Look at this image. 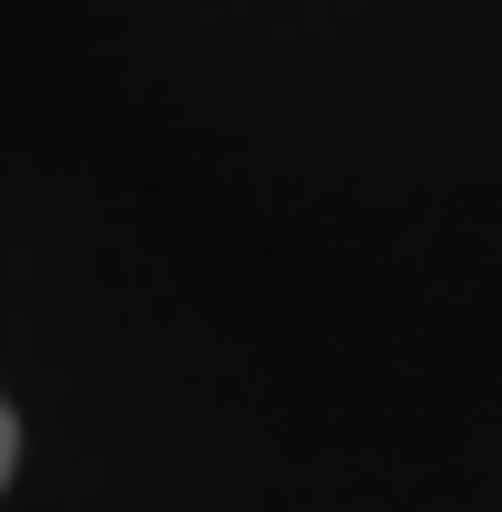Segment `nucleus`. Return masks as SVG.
I'll return each instance as SVG.
<instances>
[{
	"instance_id": "f257e3e1",
	"label": "nucleus",
	"mask_w": 502,
	"mask_h": 512,
	"mask_svg": "<svg viewBox=\"0 0 502 512\" xmlns=\"http://www.w3.org/2000/svg\"><path fill=\"white\" fill-rule=\"evenodd\" d=\"M10 463H20V424H10V404H0V483H10Z\"/></svg>"
}]
</instances>
